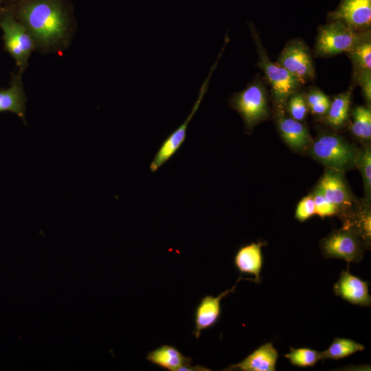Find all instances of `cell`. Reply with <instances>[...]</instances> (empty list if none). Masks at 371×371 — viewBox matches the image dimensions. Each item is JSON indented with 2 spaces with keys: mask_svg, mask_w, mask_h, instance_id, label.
Masks as SVG:
<instances>
[{
  "mask_svg": "<svg viewBox=\"0 0 371 371\" xmlns=\"http://www.w3.org/2000/svg\"><path fill=\"white\" fill-rule=\"evenodd\" d=\"M5 6L29 32L34 51L58 54L69 46L76 24L67 0H19Z\"/></svg>",
  "mask_w": 371,
  "mask_h": 371,
  "instance_id": "obj_1",
  "label": "cell"
},
{
  "mask_svg": "<svg viewBox=\"0 0 371 371\" xmlns=\"http://www.w3.org/2000/svg\"><path fill=\"white\" fill-rule=\"evenodd\" d=\"M2 38L8 53L14 60L18 72L21 75L29 65V59L34 51L31 36L6 6L0 21Z\"/></svg>",
  "mask_w": 371,
  "mask_h": 371,
  "instance_id": "obj_2",
  "label": "cell"
},
{
  "mask_svg": "<svg viewBox=\"0 0 371 371\" xmlns=\"http://www.w3.org/2000/svg\"><path fill=\"white\" fill-rule=\"evenodd\" d=\"M311 152L326 167L340 172L352 168L357 155L350 144L335 135H324L317 138Z\"/></svg>",
  "mask_w": 371,
  "mask_h": 371,
  "instance_id": "obj_3",
  "label": "cell"
},
{
  "mask_svg": "<svg viewBox=\"0 0 371 371\" xmlns=\"http://www.w3.org/2000/svg\"><path fill=\"white\" fill-rule=\"evenodd\" d=\"M224 49L225 46H223L216 61L210 68L207 78L201 85L197 99L192 109L191 112L185 121L170 135H168L167 138H166L159 148L150 164L149 169L150 172H156L162 165L169 160L175 154V153L186 140L188 126L194 115L198 111L199 106L207 91L210 78L218 63Z\"/></svg>",
  "mask_w": 371,
  "mask_h": 371,
  "instance_id": "obj_4",
  "label": "cell"
},
{
  "mask_svg": "<svg viewBox=\"0 0 371 371\" xmlns=\"http://www.w3.org/2000/svg\"><path fill=\"white\" fill-rule=\"evenodd\" d=\"M364 38L343 22L333 21L320 30L316 43L317 52L320 55L348 52Z\"/></svg>",
  "mask_w": 371,
  "mask_h": 371,
  "instance_id": "obj_5",
  "label": "cell"
},
{
  "mask_svg": "<svg viewBox=\"0 0 371 371\" xmlns=\"http://www.w3.org/2000/svg\"><path fill=\"white\" fill-rule=\"evenodd\" d=\"M259 55L258 65L264 71L269 81L276 100L282 104L293 95L300 83L286 69L278 63L272 62L262 48L258 36L251 26Z\"/></svg>",
  "mask_w": 371,
  "mask_h": 371,
  "instance_id": "obj_6",
  "label": "cell"
},
{
  "mask_svg": "<svg viewBox=\"0 0 371 371\" xmlns=\"http://www.w3.org/2000/svg\"><path fill=\"white\" fill-rule=\"evenodd\" d=\"M359 237L344 228L334 231L321 241L322 252L326 258L357 263L362 259L363 253V244Z\"/></svg>",
  "mask_w": 371,
  "mask_h": 371,
  "instance_id": "obj_7",
  "label": "cell"
},
{
  "mask_svg": "<svg viewBox=\"0 0 371 371\" xmlns=\"http://www.w3.org/2000/svg\"><path fill=\"white\" fill-rule=\"evenodd\" d=\"M229 104L243 117L247 131L267 115L266 97L259 84H251L234 93L229 100Z\"/></svg>",
  "mask_w": 371,
  "mask_h": 371,
  "instance_id": "obj_8",
  "label": "cell"
},
{
  "mask_svg": "<svg viewBox=\"0 0 371 371\" xmlns=\"http://www.w3.org/2000/svg\"><path fill=\"white\" fill-rule=\"evenodd\" d=\"M300 83H306L313 77L314 69L311 55L301 42H293L282 52L278 63Z\"/></svg>",
  "mask_w": 371,
  "mask_h": 371,
  "instance_id": "obj_9",
  "label": "cell"
},
{
  "mask_svg": "<svg viewBox=\"0 0 371 371\" xmlns=\"http://www.w3.org/2000/svg\"><path fill=\"white\" fill-rule=\"evenodd\" d=\"M329 16L332 21H340L354 30L368 28L371 23V0H341Z\"/></svg>",
  "mask_w": 371,
  "mask_h": 371,
  "instance_id": "obj_10",
  "label": "cell"
},
{
  "mask_svg": "<svg viewBox=\"0 0 371 371\" xmlns=\"http://www.w3.org/2000/svg\"><path fill=\"white\" fill-rule=\"evenodd\" d=\"M243 278L237 280V282L231 289L222 292L216 297L210 295L203 297L197 305L194 312V328L192 334L199 339L201 332L214 326L221 316V302L222 299L235 291L237 283Z\"/></svg>",
  "mask_w": 371,
  "mask_h": 371,
  "instance_id": "obj_11",
  "label": "cell"
},
{
  "mask_svg": "<svg viewBox=\"0 0 371 371\" xmlns=\"http://www.w3.org/2000/svg\"><path fill=\"white\" fill-rule=\"evenodd\" d=\"M333 291L337 296L352 304L360 306H370L371 304L368 282L351 274L348 269L341 271L333 286Z\"/></svg>",
  "mask_w": 371,
  "mask_h": 371,
  "instance_id": "obj_12",
  "label": "cell"
},
{
  "mask_svg": "<svg viewBox=\"0 0 371 371\" xmlns=\"http://www.w3.org/2000/svg\"><path fill=\"white\" fill-rule=\"evenodd\" d=\"M21 76L19 72L12 73L8 87L0 89V113H14L21 119L24 124L27 125L25 117L27 96Z\"/></svg>",
  "mask_w": 371,
  "mask_h": 371,
  "instance_id": "obj_13",
  "label": "cell"
},
{
  "mask_svg": "<svg viewBox=\"0 0 371 371\" xmlns=\"http://www.w3.org/2000/svg\"><path fill=\"white\" fill-rule=\"evenodd\" d=\"M278 353L272 342L261 345L242 361L223 370L275 371Z\"/></svg>",
  "mask_w": 371,
  "mask_h": 371,
  "instance_id": "obj_14",
  "label": "cell"
},
{
  "mask_svg": "<svg viewBox=\"0 0 371 371\" xmlns=\"http://www.w3.org/2000/svg\"><path fill=\"white\" fill-rule=\"evenodd\" d=\"M317 188L337 209L351 204V197L341 172L330 169L325 172Z\"/></svg>",
  "mask_w": 371,
  "mask_h": 371,
  "instance_id": "obj_15",
  "label": "cell"
},
{
  "mask_svg": "<svg viewBox=\"0 0 371 371\" xmlns=\"http://www.w3.org/2000/svg\"><path fill=\"white\" fill-rule=\"evenodd\" d=\"M263 243H251L240 247L234 256V265L240 273L254 275L253 282H260V272L263 264L262 247Z\"/></svg>",
  "mask_w": 371,
  "mask_h": 371,
  "instance_id": "obj_16",
  "label": "cell"
},
{
  "mask_svg": "<svg viewBox=\"0 0 371 371\" xmlns=\"http://www.w3.org/2000/svg\"><path fill=\"white\" fill-rule=\"evenodd\" d=\"M149 362L170 371H179L192 362V359L183 355L176 347L162 345L149 352L146 356Z\"/></svg>",
  "mask_w": 371,
  "mask_h": 371,
  "instance_id": "obj_17",
  "label": "cell"
},
{
  "mask_svg": "<svg viewBox=\"0 0 371 371\" xmlns=\"http://www.w3.org/2000/svg\"><path fill=\"white\" fill-rule=\"evenodd\" d=\"M278 124L281 136L292 148L302 150L311 144L308 131L299 121L281 116Z\"/></svg>",
  "mask_w": 371,
  "mask_h": 371,
  "instance_id": "obj_18",
  "label": "cell"
},
{
  "mask_svg": "<svg viewBox=\"0 0 371 371\" xmlns=\"http://www.w3.org/2000/svg\"><path fill=\"white\" fill-rule=\"evenodd\" d=\"M363 350L364 346L355 340L336 337L326 350L320 352L321 359L338 360Z\"/></svg>",
  "mask_w": 371,
  "mask_h": 371,
  "instance_id": "obj_19",
  "label": "cell"
},
{
  "mask_svg": "<svg viewBox=\"0 0 371 371\" xmlns=\"http://www.w3.org/2000/svg\"><path fill=\"white\" fill-rule=\"evenodd\" d=\"M350 91L336 96L330 103L327 111L326 120L333 127H339L344 124L348 118L350 104Z\"/></svg>",
  "mask_w": 371,
  "mask_h": 371,
  "instance_id": "obj_20",
  "label": "cell"
},
{
  "mask_svg": "<svg viewBox=\"0 0 371 371\" xmlns=\"http://www.w3.org/2000/svg\"><path fill=\"white\" fill-rule=\"evenodd\" d=\"M352 132L362 139H370L371 137V111L368 107L359 106L352 113Z\"/></svg>",
  "mask_w": 371,
  "mask_h": 371,
  "instance_id": "obj_21",
  "label": "cell"
},
{
  "mask_svg": "<svg viewBox=\"0 0 371 371\" xmlns=\"http://www.w3.org/2000/svg\"><path fill=\"white\" fill-rule=\"evenodd\" d=\"M352 60L360 74L371 70V43L366 36L357 43L349 52Z\"/></svg>",
  "mask_w": 371,
  "mask_h": 371,
  "instance_id": "obj_22",
  "label": "cell"
},
{
  "mask_svg": "<svg viewBox=\"0 0 371 371\" xmlns=\"http://www.w3.org/2000/svg\"><path fill=\"white\" fill-rule=\"evenodd\" d=\"M284 357L292 365L302 368L313 367L321 359L320 352L307 348H290Z\"/></svg>",
  "mask_w": 371,
  "mask_h": 371,
  "instance_id": "obj_23",
  "label": "cell"
},
{
  "mask_svg": "<svg viewBox=\"0 0 371 371\" xmlns=\"http://www.w3.org/2000/svg\"><path fill=\"white\" fill-rule=\"evenodd\" d=\"M362 175L365 192L370 199L371 191V152L370 148H366L357 155L356 163Z\"/></svg>",
  "mask_w": 371,
  "mask_h": 371,
  "instance_id": "obj_24",
  "label": "cell"
},
{
  "mask_svg": "<svg viewBox=\"0 0 371 371\" xmlns=\"http://www.w3.org/2000/svg\"><path fill=\"white\" fill-rule=\"evenodd\" d=\"M306 103L314 114H326L329 109L330 102L328 98L319 91H313L306 98Z\"/></svg>",
  "mask_w": 371,
  "mask_h": 371,
  "instance_id": "obj_25",
  "label": "cell"
},
{
  "mask_svg": "<svg viewBox=\"0 0 371 371\" xmlns=\"http://www.w3.org/2000/svg\"><path fill=\"white\" fill-rule=\"evenodd\" d=\"M288 102V109L292 118L297 121L303 120L307 113L306 100L302 94H293Z\"/></svg>",
  "mask_w": 371,
  "mask_h": 371,
  "instance_id": "obj_26",
  "label": "cell"
},
{
  "mask_svg": "<svg viewBox=\"0 0 371 371\" xmlns=\"http://www.w3.org/2000/svg\"><path fill=\"white\" fill-rule=\"evenodd\" d=\"M315 214L322 218L330 216L335 214L338 210L337 207L331 203L317 188L313 196Z\"/></svg>",
  "mask_w": 371,
  "mask_h": 371,
  "instance_id": "obj_27",
  "label": "cell"
},
{
  "mask_svg": "<svg viewBox=\"0 0 371 371\" xmlns=\"http://www.w3.org/2000/svg\"><path fill=\"white\" fill-rule=\"evenodd\" d=\"M315 214L313 196H307L298 203L295 210V218L300 221H305Z\"/></svg>",
  "mask_w": 371,
  "mask_h": 371,
  "instance_id": "obj_28",
  "label": "cell"
},
{
  "mask_svg": "<svg viewBox=\"0 0 371 371\" xmlns=\"http://www.w3.org/2000/svg\"><path fill=\"white\" fill-rule=\"evenodd\" d=\"M360 85L362 87L363 95L368 102L371 100V75L370 71H364L359 76Z\"/></svg>",
  "mask_w": 371,
  "mask_h": 371,
  "instance_id": "obj_29",
  "label": "cell"
},
{
  "mask_svg": "<svg viewBox=\"0 0 371 371\" xmlns=\"http://www.w3.org/2000/svg\"><path fill=\"white\" fill-rule=\"evenodd\" d=\"M180 370H185V371H207V370H210V369L207 368H205V367H203V366H190V364L189 365H187V366H185L183 367H182ZM179 370V371H180Z\"/></svg>",
  "mask_w": 371,
  "mask_h": 371,
  "instance_id": "obj_30",
  "label": "cell"
},
{
  "mask_svg": "<svg viewBox=\"0 0 371 371\" xmlns=\"http://www.w3.org/2000/svg\"><path fill=\"white\" fill-rule=\"evenodd\" d=\"M5 8V0H0V21Z\"/></svg>",
  "mask_w": 371,
  "mask_h": 371,
  "instance_id": "obj_31",
  "label": "cell"
},
{
  "mask_svg": "<svg viewBox=\"0 0 371 371\" xmlns=\"http://www.w3.org/2000/svg\"><path fill=\"white\" fill-rule=\"evenodd\" d=\"M19 1V0H5V3L14 2V1Z\"/></svg>",
  "mask_w": 371,
  "mask_h": 371,
  "instance_id": "obj_32",
  "label": "cell"
}]
</instances>
